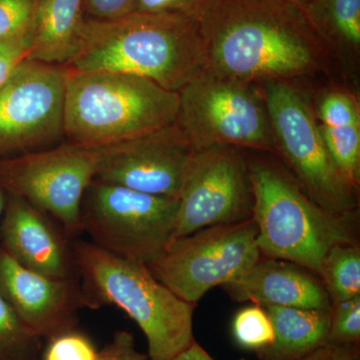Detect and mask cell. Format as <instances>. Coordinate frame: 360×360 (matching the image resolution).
Segmentation results:
<instances>
[{
  "label": "cell",
  "mask_w": 360,
  "mask_h": 360,
  "mask_svg": "<svg viewBox=\"0 0 360 360\" xmlns=\"http://www.w3.org/2000/svg\"><path fill=\"white\" fill-rule=\"evenodd\" d=\"M198 21L206 70L245 84L309 75L328 52L290 0H208Z\"/></svg>",
  "instance_id": "6da1fadb"
},
{
  "label": "cell",
  "mask_w": 360,
  "mask_h": 360,
  "mask_svg": "<svg viewBox=\"0 0 360 360\" xmlns=\"http://www.w3.org/2000/svg\"><path fill=\"white\" fill-rule=\"evenodd\" d=\"M66 66L135 75L176 92L206 70L196 18L136 13L110 20L86 18L79 49Z\"/></svg>",
  "instance_id": "7a4b0ae2"
},
{
  "label": "cell",
  "mask_w": 360,
  "mask_h": 360,
  "mask_svg": "<svg viewBox=\"0 0 360 360\" xmlns=\"http://www.w3.org/2000/svg\"><path fill=\"white\" fill-rule=\"evenodd\" d=\"M179 94L146 78L66 66L65 134L101 148L174 124Z\"/></svg>",
  "instance_id": "3957f363"
},
{
  "label": "cell",
  "mask_w": 360,
  "mask_h": 360,
  "mask_svg": "<svg viewBox=\"0 0 360 360\" xmlns=\"http://www.w3.org/2000/svg\"><path fill=\"white\" fill-rule=\"evenodd\" d=\"M75 257L90 293L120 307L143 331L150 360H172L193 342L194 304L160 283L146 265L80 243Z\"/></svg>",
  "instance_id": "277c9868"
},
{
  "label": "cell",
  "mask_w": 360,
  "mask_h": 360,
  "mask_svg": "<svg viewBox=\"0 0 360 360\" xmlns=\"http://www.w3.org/2000/svg\"><path fill=\"white\" fill-rule=\"evenodd\" d=\"M260 253L321 276L330 248L354 243L349 214L328 212L269 163L248 167Z\"/></svg>",
  "instance_id": "5b68a950"
},
{
  "label": "cell",
  "mask_w": 360,
  "mask_h": 360,
  "mask_svg": "<svg viewBox=\"0 0 360 360\" xmlns=\"http://www.w3.org/2000/svg\"><path fill=\"white\" fill-rule=\"evenodd\" d=\"M179 94L176 122L198 150L214 146L276 148L264 96L252 84L205 70Z\"/></svg>",
  "instance_id": "8992f818"
},
{
  "label": "cell",
  "mask_w": 360,
  "mask_h": 360,
  "mask_svg": "<svg viewBox=\"0 0 360 360\" xmlns=\"http://www.w3.org/2000/svg\"><path fill=\"white\" fill-rule=\"evenodd\" d=\"M179 200L96 181L82 213V229L97 246L150 266L172 241Z\"/></svg>",
  "instance_id": "52a82bcc"
},
{
  "label": "cell",
  "mask_w": 360,
  "mask_h": 360,
  "mask_svg": "<svg viewBox=\"0 0 360 360\" xmlns=\"http://www.w3.org/2000/svg\"><path fill=\"white\" fill-rule=\"evenodd\" d=\"M260 255L252 217L175 239L148 269L179 297L195 304L212 288L245 274Z\"/></svg>",
  "instance_id": "ba28073f"
},
{
  "label": "cell",
  "mask_w": 360,
  "mask_h": 360,
  "mask_svg": "<svg viewBox=\"0 0 360 360\" xmlns=\"http://www.w3.org/2000/svg\"><path fill=\"white\" fill-rule=\"evenodd\" d=\"M276 143L309 193L328 212L349 214L352 186L329 155L319 125L300 92L288 82L265 84L264 94Z\"/></svg>",
  "instance_id": "9c48e42d"
},
{
  "label": "cell",
  "mask_w": 360,
  "mask_h": 360,
  "mask_svg": "<svg viewBox=\"0 0 360 360\" xmlns=\"http://www.w3.org/2000/svg\"><path fill=\"white\" fill-rule=\"evenodd\" d=\"M98 165V148L70 142L2 163L0 180L13 195L51 213L75 232L82 229V198Z\"/></svg>",
  "instance_id": "30bf717a"
},
{
  "label": "cell",
  "mask_w": 360,
  "mask_h": 360,
  "mask_svg": "<svg viewBox=\"0 0 360 360\" xmlns=\"http://www.w3.org/2000/svg\"><path fill=\"white\" fill-rule=\"evenodd\" d=\"M253 202L250 169L236 148L200 149L180 191L172 241L207 227L252 219Z\"/></svg>",
  "instance_id": "8fae6325"
},
{
  "label": "cell",
  "mask_w": 360,
  "mask_h": 360,
  "mask_svg": "<svg viewBox=\"0 0 360 360\" xmlns=\"http://www.w3.org/2000/svg\"><path fill=\"white\" fill-rule=\"evenodd\" d=\"M66 66L25 61L0 89V153L33 149L65 134Z\"/></svg>",
  "instance_id": "7c38bea8"
},
{
  "label": "cell",
  "mask_w": 360,
  "mask_h": 360,
  "mask_svg": "<svg viewBox=\"0 0 360 360\" xmlns=\"http://www.w3.org/2000/svg\"><path fill=\"white\" fill-rule=\"evenodd\" d=\"M98 151V181L179 200L198 150L176 122Z\"/></svg>",
  "instance_id": "4fadbf2b"
},
{
  "label": "cell",
  "mask_w": 360,
  "mask_h": 360,
  "mask_svg": "<svg viewBox=\"0 0 360 360\" xmlns=\"http://www.w3.org/2000/svg\"><path fill=\"white\" fill-rule=\"evenodd\" d=\"M0 295L37 338L70 330L77 297L66 279L52 278L26 269L0 251Z\"/></svg>",
  "instance_id": "5bb4252c"
},
{
  "label": "cell",
  "mask_w": 360,
  "mask_h": 360,
  "mask_svg": "<svg viewBox=\"0 0 360 360\" xmlns=\"http://www.w3.org/2000/svg\"><path fill=\"white\" fill-rule=\"evenodd\" d=\"M224 288L234 300L251 302L264 309H331L321 281L309 270L285 260L260 257L245 274Z\"/></svg>",
  "instance_id": "9a60e30c"
},
{
  "label": "cell",
  "mask_w": 360,
  "mask_h": 360,
  "mask_svg": "<svg viewBox=\"0 0 360 360\" xmlns=\"http://www.w3.org/2000/svg\"><path fill=\"white\" fill-rule=\"evenodd\" d=\"M39 208L13 195L6 205L1 234L4 251L26 269L66 279L68 262L58 234Z\"/></svg>",
  "instance_id": "2e32d148"
},
{
  "label": "cell",
  "mask_w": 360,
  "mask_h": 360,
  "mask_svg": "<svg viewBox=\"0 0 360 360\" xmlns=\"http://www.w3.org/2000/svg\"><path fill=\"white\" fill-rule=\"evenodd\" d=\"M85 20L84 0H39L28 32L30 60L70 65L79 49Z\"/></svg>",
  "instance_id": "e0dca14e"
},
{
  "label": "cell",
  "mask_w": 360,
  "mask_h": 360,
  "mask_svg": "<svg viewBox=\"0 0 360 360\" xmlns=\"http://www.w3.org/2000/svg\"><path fill=\"white\" fill-rule=\"evenodd\" d=\"M319 129L333 162L356 188L360 177V116L356 101L343 91H331L322 99Z\"/></svg>",
  "instance_id": "ac0fdd59"
},
{
  "label": "cell",
  "mask_w": 360,
  "mask_h": 360,
  "mask_svg": "<svg viewBox=\"0 0 360 360\" xmlns=\"http://www.w3.org/2000/svg\"><path fill=\"white\" fill-rule=\"evenodd\" d=\"M274 330L264 360H300L328 343L331 309L270 307L265 309Z\"/></svg>",
  "instance_id": "d6986e66"
},
{
  "label": "cell",
  "mask_w": 360,
  "mask_h": 360,
  "mask_svg": "<svg viewBox=\"0 0 360 360\" xmlns=\"http://www.w3.org/2000/svg\"><path fill=\"white\" fill-rule=\"evenodd\" d=\"M302 7L310 25L328 49L359 51L360 0H309Z\"/></svg>",
  "instance_id": "ffe728a7"
},
{
  "label": "cell",
  "mask_w": 360,
  "mask_h": 360,
  "mask_svg": "<svg viewBox=\"0 0 360 360\" xmlns=\"http://www.w3.org/2000/svg\"><path fill=\"white\" fill-rule=\"evenodd\" d=\"M321 283L331 307L360 296V251L354 243H340L330 248L321 270Z\"/></svg>",
  "instance_id": "44dd1931"
},
{
  "label": "cell",
  "mask_w": 360,
  "mask_h": 360,
  "mask_svg": "<svg viewBox=\"0 0 360 360\" xmlns=\"http://www.w3.org/2000/svg\"><path fill=\"white\" fill-rule=\"evenodd\" d=\"M39 345L8 303L0 295V360H26Z\"/></svg>",
  "instance_id": "7402d4cb"
},
{
  "label": "cell",
  "mask_w": 360,
  "mask_h": 360,
  "mask_svg": "<svg viewBox=\"0 0 360 360\" xmlns=\"http://www.w3.org/2000/svg\"><path fill=\"white\" fill-rule=\"evenodd\" d=\"M232 333L239 347L257 352L270 347L274 340L271 321L259 305L239 310L232 322Z\"/></svg>",
  "instance_id": "603a6c76"
},
{
  "label": "cell",
  "mask_w": 360,
  "mask_h": 360,
  "mask_svg": "<svg viewBox=\"0 0 360 360\" xmlns=\"http://www.w3.org/2000/svg\"><path fill=\"white\" fill-rule=\"evenodd\" d=\"M360 338V296L331 307L328 343L354 345Z\"/></svg>",
  "instance_id": "cb8c5ba5"
},
{
  "label": "cell",
  "mask_w": 360,
  "mask_h": 360,
  "mask_svg": "<svg viewBox=\"0 0 360 360\" xmlns=\"http://www.w3.org/2000/svg\"><path fill=\"white\" fill-rule=\"evenodd\" d=\"M39 0H0V40L27 34Z\"/></svg>",
  "instance_id": "d4e9b609"
},
{
  "label": "cell",
  "mask_w": 360,
  "mask_h": 360,
  "mask_svg": "<svg viewBox=\"0 0 360 360\" xmlns=\"http://www.w3.org/2000/svg\"><path fill=\"white\" fill-rule=\"evenodd\" d=\"M97 354L86 336L68 330L52 338L42 360H97Z\"/></svg>",
  "instance_id": "484cf974"
},
{
  "label": "cell",
  "mask_w": 360,
  "mask_h": 360,
  "mask_svg": "<svg viewBox=\"0 0 360 360\" xmlns=\"http://www.w3.org/2000/svg\"><path fill=\"white\" fill-rule=\"evenodd\" d=\"M30 41L27 34L0 40V89L13 73L30 59Z\"/></svg>",
  "instance_id": "4316f807"
},
{
  "label": "cell",
  "mask_w": 360,
  "mask_h": 360,
  "mask_svg": "<svg viewBox=\"0 0 360 360\" xmlns=\"http://www.w3.org/2000/svg\"><path fill=\"white\" fill-rule=\"evenodd\" d=\"M208 0H135L134 13L179 14L198 20Z\"/></svg>",
  "instance_id": "83f0119b"
},
{
  "label": "cell",
  "mask_w": 360,
  "mask_h": 360,
  "mask_svg": "<svg viewBox=\"0 0 360 360\" xmlns=\"http://www.w3.org/2000/svg\"><path fill=\"white\" fill-rule=\"evenodd\" d=\"M135 0H84L85 18L110 20L134 13Z\"/></svg>",
  "instance_id": "f1b7e54d"
},
{
  "label": "cell",
  "mask_w": 360,
  "mask_h": 360,
  "mask_svg": "<svg viewBox=\"0 0 360 360\" xmlns=\"http://www.w3.org/2000/svg\"><path fill=\"white\" fill-rule=\"evenodd\" d=\"M97 360H149V357L135 349L132 335L118 331L110 345L97 354Z\"/></svg>",
  "instance_id": "f546056e"
},
{
  "label": "cell",
  "mask_w": 360,
  "mask_h": 360,
  "mask_svg": "<svg viewBox=\"0 0 360 360\" xmlns=\"http://www.w3.org/2000/svg\"><path fill=\"white\" fill-rule=\"evenodd\" d=\"M300 360H360L356 345L326 343Z\"/></svg>",
  "instance_id": "4dcf8cb0"
},
{
  "label": "cell",
  "mask_w": 360,
  "mask_h": 360,
  "mask_svg": "<svg viewBox=\"0 0 360 360\" xmlns=\"http://www.w3.org/2000/svg\"><path fill=\"white\" fill-rule=\"evenodd\" d=\"M172 360H214L210 356L195 340L191 343V347L177 355Z\"/></svg>",
  "instance_id": "1f68e13d"
},
{
  "label": "cell",
  "mask_w": 360,
  "mask_h": 360,
  "mask_svg": "<svg viewBox=\"0 0 360 360\" xmlns=\"http://www.w3.org/2000/svg\"><path fill=\"white\" fill-rule=\"evenodd\" d=\"M4 208H6V200H4V193L0 191V217H1Z\"/></svg>",
  "instance_id": "d6a6232c"
},
{
  "label": "cell",
  "mask_w": 360,
  "mask_h": 360,
  "mask_svg": "<svg viewBox=\"0 0 360 360\" xmlns=\"http://www.w3.org/2000/svg\"><path fill=\"white\" fill-rule=\"evenodd\" d=\"M290 1L295 2V4H300V6H305L309 0H290Z\"/></svg>",
  "instance_id": "836d02e7"
},
{
  "label": "cell",
  "mask_w": 360,
  "mask_h": 360,
  "mask_svg": "<svg viewBox=\"0 0 360 360\" xmlns=\"http://www.w3.org/2000/svg\"><path fill=\"white\" fill-rule=\"evenodd\" d=\"M149 360H150V359H149Z\"/></svg>",
  "instance_id": "e575fe53"
}]
</instances>
